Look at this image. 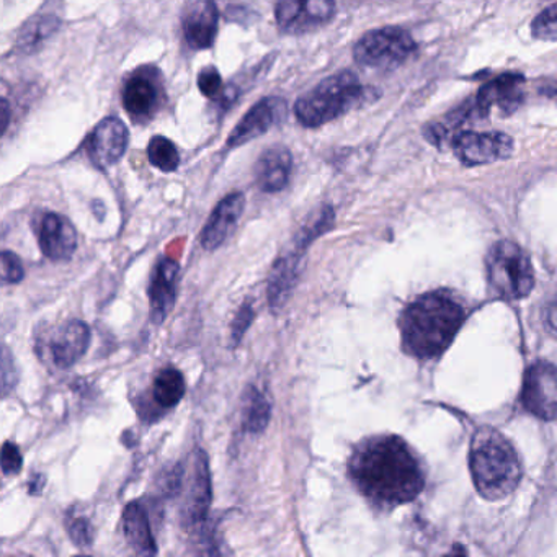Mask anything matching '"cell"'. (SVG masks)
Listing matches in <instances>:
<instances>
[{"instance_id":"cell-24","label":"cell","mask_w":557,"mask_h":557,"mask_svg":"<svg viewBox=\"0 0 557 557\" xmlns=\"http://www.w3.org/2000/svg\"><path fill=\"white\" fill-rule=\"evenodd\" d=\"M185 377L177 368L168 367L159 371L152 386V397L162 409H172L184 399Z\"/></svg>"},{"instance_id":"cell-14","label":"cell","mask_w":557,"mask_h":557,"mask_svg":"<svg viewBox=\"0 0 557 557\" xmlns=\"http://www.w3.org/2000/svg\"><path fill=\"white\" fill-rule=\"evenodd\" d=\"M523 83V76L504 74V76L485 84L479 90L475 99L472 100L475 119L487 116L492 107H498L504 115L513 113L520 107L521 100H523V92H521Z\"/></svg>"},{"instance_id":"cell-35","label":"cell","mask_w":557,"mask_h":557,"mask_svg":"<svg viewBox=\"0 0 557 557\" xmlns=\"http://www.w3.org/2000/svg\"><path fill=\"white\" fill-rule=\"evenodd\" d=\"M544 321L550 331L557 332V298H554L544 309Z\"/></svg>"},{"instance_id":"cell-7","label":"cell","mask_w":557,"mask_h":557,"mask_svg":"<svg viewBox=\"0 0 557 557\" xmlns=\"http://www.w3.org/2000/svg\"><path fill=\"white\" fill-rule=\"evenodd\" d=\"M164 99L162 74L156 66H141L133 71L123 86V109L136 123L151 122Z\"/></svg>"},{"instance_id":"cell-20","label":"cell","mask_w":557,"mask_h":557,"mask_svg":"<svg viewBox=\"0 0 557 557\" xmlns=\"http://www.w3.org/2000/svg\"><path fill=\"white\" fill-rule=\"evenodd\" d=\"M211 498H213V492H211L210 465L203 449H198L195 455L190 491L184 507V521L187 527H200L207 523Z\"/></svg>"},{"instance_id":"cell-18","label":"cell","mask_w":557,"mask_h":557,"mask_svg":"<svg viewBox=\"0 0 557 557\" xmlns=\"http://www.w3.org/2000/svg\"><path fill=\"white\" fill-rule=\"evenodd\" d=\"M293 156L286 146L275 145L265 149L253 168L257 187L263 194H278L288 187L292 178Z\"/></svg>"},{"instance_id":"cell-15","label":"cell","mask_w":557,"mask_h":557,"mask_svg":"<svg viewBox=\"0 0 557 557\" xmlns=\"http://www.w3.org/2000/svg\"><path fill=\"white\" fill-rule=\"evenodd\" d=\"M244 208H246V197L240 191L227 195L216 205L201 231V246L205 250L213 252L230 239L243 216Z\"/></svg>"},{"instance_id":"cell-33","label":"cell","mask_w":557,"mask_h":557,"mask_svg":"<svg viewBox=\"0 0 557 557\" xmlns=\"http://www.w3.org/2000/svg\"><path fill=\"white\" fill-rule=\"evenodd\" d=\"M67 531H70L71 540L81 546H87L92 543V524L87 518L74 517L67 518Z\"/></svg>"},{"instance_id":"cell-29","label":"cell","mask_w":557,"mask_h":557,"mask_svg":"<svg viewBox=\"0 0 557 557\" xmlns=\"http://www.w3.org/2000/svg\"><path fill=\"white\" fill-rule=\"evenodd\" d=\"M198 89L208 99L216 100L223 92L224 84L220 71L214 66H207L198 74Z\"/></svg>"},{"instance_id":"cell-25","label":"cell","mask_w":557,"mask_h":557,"mask_svg":"<svg viewBox=\"0 0 557 557\" xmlns=\"http://www.w3.org/2000/svg\"><path fill=\"white\" fill-rule=\"evenodd\" d=\"M270 416L272 407L267 397L257 387H247L243 403L244 429L250 433H262L269 425Z\"/></svg>"},{"instance_id":"cell-2","label":"cell","mask_w":557,"mask_h":557,"mask_svg":"<svg viewBox=\"0 0 557 557\" xmlns=\"http://www.w3.org/2000/svg\"><path fill=\"white\" fill-rule=\"evenodd\" d=\"M465 308L448 292L417 298L400 318L404 350L420 360L438 357L465 322Z\"/></svg>"},{"instance_id":"cell-17","label":"cell","mask_w":557,"mask_h":557,"mask_svg":"<svg viewBox=\"0 0 557 557\" xmlns=\"http://www.w3.org/2000/svg\"><path fill=\"white\" fill-rule=\"evenodd\" d=\"M220 24V12L213 2H191L182 17V32L191 50H208L213 47Z\"/></svg>"},{"instance_id":"cell-1","label":"cell","mask_w":557,"mask_h":557,"mask_svg":"<svg viewBox=\"0 0 557 557\" xmlns=\"http://www.w3.org/2000/svg\"><path fill=\"white\" fill-rule=\"evenodd\" d=\"M348 472L358 491L380 507L413 500L425 485L422 462L400 436L380 435L355 448Z\"/></svg>"},{"instance_id":"cell-27","label":"cell","mask_w":557,"mask_h":557,"mask_svg":"<svg viewBox=\"0 0 557 557\" xmlns=\"http://www.w3.org/2000/svg\"><path fill=\"white\" fill-rule=\"evenodd\" d=\"M148 159L156 169L165 172H175L181 165V154L174 143L165 136H154L148 145Z\"/></svg>"},{"instance_id":"cell-22","label":"cell","mask_w":557,"mask_h":557,"mask_svg":"<svg viewBox=\"0 0 557 557\" xmlns=\"http://www.w3.org/2000/svg\"><path fill=\"white\" fill-rule=\"evenodd\" d=\"M123 531L136 557H158V544L148 513L139 502H129L123 511Z\"/></svg>"},{"instance_id":"cell-12","label":"cell","mask_w":557,"mask_h":557,"mask_svg":"<svg viewBox=\"0 0 557 557\" xmlns=\"http://www.w3.org/2000/svg\"><path fill=\"white\" fill-rule=\"evenodd\" d=\"M129 133L125 123L116 116H107L90 133L86 151L99 169H109L120 162L128 149Z\"/></svg>"},{"instance_id":"cell-5","label":"cell","mask_w":557,"mask_h":557,"mask_svg":"<svg viewBox=\"0 0 557 557\" xmlns=\"http://www.w3.org/2000/svg\"><path fill=\"white\" fill-rule=\"evenodd\" d=\"M487 276L491 288L510 301L530 295L534 286L530 257L510 240H498L488 250Z\"/></svg>"},{"instance_id":"cell-6","label":"cell","mask_w":557,"mask_h":557,"mask_svg":"<svg viewBox=\"0 0 557 557\" xmlns=\"http://www.w3.org/2000/svg\"><path fill=\"white\" fill-rule=\"evenodd\" d=\"M417 47L404 28L384 27L368 32L354 48V58L360 66L391 71L403 66Z\"/></svg>"},{"instance_id":"cell-28","label":"cell","mask_w":557,"mask_h":557,"mask_svg":"<svg viewBox=\"0 0 557 557\" xmlns=\"http://www.w3.org/2000/svg\"><path fill=\"white\" fill-rule=\"evenodd\" d=\"M531 35L536 40L557 41V5H549L537 14L531 24Z\"/></svg>"},{"instance_id":"cell-19","label":"cell","mask_w":557,"mask_h":557,"mask_svg":"<svg viewBox=\"0 0 557 557\" xmlns=\"http://www.w3.org/2000/svg\"><path fill=\"white\" fill-rule=\"evenodd\" d=\"M90 329L86 322L70 321L51 335L50 351L53 363L61 370L74 367L89 350Z\"/></svg>"},{"instance_id":"cell-26","label":"cell","mask_w":557,"mask_h":557,"mask_svg":"<svg viewBox=\"0 0 557 557\" xmlns=\"http://www.w3.org/2000/svg\"><path fill=\"white\" fill-rule=\"evenodd\" d=\"M334 210L331 207H322L319 210L312 211L305 223L299 227L296 233L295 240H293V250L305 256L308 247L318 239L319 236L331 230L334 224Z\"/></svg>"},{"instance_id":"cell-9","label":"cell","mask_w":557,"mask_h":557,"mask_svg":"<svg viewBox=\"0 0 557 557\" xmlns=\"http://www.w3.org/2000/svg\"><path fill=\"white\" fill-rule=\"evenodd\" d=\"M453 151L462 164L472 168L510 158L513 141L498 132H461L453 138Z\"/></svg>"},{"instance_id":"cell-8","label":"cell","mask_w":557,"mask_h":557,"mask_svg":"<svg viewBox=\"0 0 557 557\" xmlns=\"http://www.w3.org/2000/svg\"><path fill=\"white\" fill-rule=\"evenodd\" d=\"M521 404L537 419L557 417V368L547 361H536L524 374Z\"/></svg>"},{"instance_id":"cell-11","label":"cell","mask_w":557,"mask_h":557,"mask_svg":"<svg viewBox=\"0 0 557 557\" xmlns=\"http://www.w3.org/2000/svg\"><path fill=\"white\" fill-rule=\"evenodd\" d=\"M334 15L335 4L329 0H308V2L285 0V2H278L275 8L280 30L289 35L308 34L321 25L329 24Z\"/></svg>"},{"instance_id":"cell-16","label":"cell","mask_w":557,"mask_h":557,"mask_svg":"<svg viewBox=\"0 0 557 557\" xmlns=\"http://www.w3.org/2000/svg\"><path fill=\"white\" fill-rule=\"evenodd\" d=\"M178 273H181V265L169 257H162L156 265L148 292L152 324L161 325L174 309Z\"/></svg>"},{"instance_id":"cell-31","label":"cell","mask_w":557,"mask_h":557,"mask_svg":"<svg viewBox=\"0 0 557 557\" xmlns=\"http://www.w3.org/2000/svg\"><path fill=\"white\" fill-rule=\"evenodd\" d=\"M205 524V523H203ZM197 527L198 537H197V546H198V557H224L223 546H221L220 540H218L216 534L211 528Z\"/></svg>"},{"instance_id":"cell-23","label":"cell","mask_w":557,"mask_h":557,"mask_svg":"<svg viewBox=\"0 0 557 557\" xmlns=\"http://www.w3.org/2000/svg\"><path fill=\"white\" fill-rule=\"evenodd\" d=\"M61 21L54 14H37L30 21L25 22L15 41V50L18 53L34 54L44 47L45 41L54 37L60 30Z\"/></svg>"},{"instance_id":"cell-39","label":"cell","mask_w":557,"mask_h":557,"mask_svg":"<svg viewBox=\"0 0 557 557\" xmlns=\"http://www.w3.org/2000/svg\"><path fill=\"white\" fill-rule=\"evenodd\" d=\"M76 557H90V556H76Z\"/></svg>"},{"instance_id":"cell-30","label":"cell","mask_w":557,"mask_h":557,"mask_svg":"<svg viewBox=\"0 0 557 557\" xmlns=\"http://www.w3.org/2000/svg\"><path fill=\"white\" fill-rule=\"evenodd\" d=\"M253 318H256V311H253L252 302L246 301L237 309L233 325H231V341H233L234 347L240 344L244 335L252 325Z\"/></svg>"},{"instance_id":"cell-32","label":"cell","mask_w":557,"mask_h":557,"mask_svg":"<svg viewBox=\"0 0 557 557\" xmlns=\"http://www.w3.org/2000/svg\"><path fill=\"white\" fill-rule=\"evenodd\" d=\"M25 278V269L22 265L21 259L15 256L11 250H4L2 252V280L5 285H15L21 283Z\"/></svg>"},{"instance_id":"cell-3","label":"cell","mask_w":557,"mask_h":557,"mask_svg":"<svg viewBox=\"0 0 557 557\" xmlns=\"http://www.w3.org/2000/svg\"><path fill=\"white\" fill-rule=\"evenodd\" d=\"M469 469L475 488L487 500L508 497L521 479L517 449L494 429H481L475 433L469 453Z\"/></svg>"},{"instance_id":"cell-10","label":"cell","mask_w":557,"mask_h":557,"mask_svg":"<svg viewBox=\"0 0 557 557\" xmlns=\"http://www.w3.org/2000/svg\"><path fill=\"white\" fill-rule=\"evenodd\" d=\"M288 116V103L282 97H265L259 100L227 138V148H240L260 136L267 135L273 126H278Z\"/></svg>"},{"instance_id":"cell-37","label":"cell","mask_w":557,"mask_h":557,"mask_svg":"<svg viewBox=\"0 0 557 557\" xmlns=\"http://www.w3.org/2000/svg\"><path fill=\"white\" fill-rule=\"evenodd\" d=\"M45 484V475H35L34 481L30 482V492L32 494H38L44 488Z\"/></svg>"},{"instance_id":"cell-38","label":"cell","mask_w":557,"mask_h":557,"mask_svg":"<svg viewBox=\"0 0 557 557\" xmlns=\"http://www.w3.org/2000/svg\"><path fill=\"white\" fill-rule=\"evenodd\" d=\"M448 557H468V553H466V549L461 544H456V546L453 547L451 553L448 554Z\"/></svg>"},{"instance_id":"cell-4","label":"cell","mask_w":557,"mask_h":557,"mask_svg":"<svg viewBox=\"0 0 557 557\" xmlns=\"http://www.w3.org/2000/svg\"><path fill=\"white\" fill-rule=\"evenodd\" d=\"M376 97L377 90L363 86L357 74L341 71L299 97L295 103V115L305 128H319L364 103L373 102Z\"/></svg>"},{"instance_id":"cell-36","label":"cell","mask_w":557,"mask_h":557,"mask_svg":"<svg viewBox=\"0 0 557 557\" xmlns=\"http://www.w3.org/2000/svg\"><path fill=\"white\" fill-rule=\"evenodd\" d=\"M9 123H11V107L8 100H2V135L8 133Z\"/></svg>"},{"instance_id":"cell-21","label":"cell","mask_w":557,"mask_h":557,"mask_svg":"<svg viewBox=\"0 0 557 557\" xmlns=\"http://www.w3.org/2000/svg\"><path fill=\"white\" fill-rule=\"evenodd\" d=\"M302 253L292 250L285 256L278 257L270 270L269 285H267V298L273 312L285 308L292 298L299 280V267H301Z\"/></svg>"},{"instance_id":"cell-13","label":"cell","mask_w":557,"mask_h":557,"mask_svg":"<svg viewBox=\"0 0 557 557\" xmlns=\"http://www.w3.org/2000/svg\"><path fill=\"white\" fill-rule=\"evenodd\" d=\"M41 252L53 262H66L77 249V231L63 214L45 213L38 227Z\"/></svg>"},{"instance_id":"cell-34","label":"cell","mask_w":557,"mask_h":557,"mask_svg":"<svg viewBox=\"0 0 557 557\" xmlns=\"http://www.w3.org/2000/svg\"><path fill=\"white\" fill-rule=\"evenodd\" d=\"M24 465L21 449L15 443L5 442L2 446V471L5 475L17 474Z\"/></svg>"}]
</instances>
